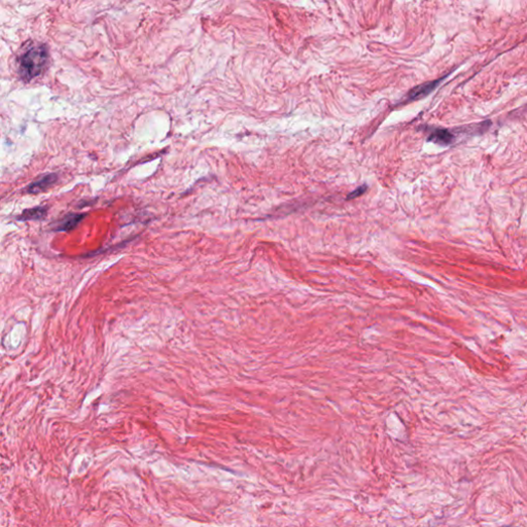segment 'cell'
Here are the masks:
<instances>
[{
  "instance_id": "6",
  "label": "cell",
  "mask_w": 527,
  "mask_h": 527,
  "mask_svg": "<svg viewBox=\"0 0 527 527\" xmlns=\"http://www.w3.org/2000/svg\"><path fill=\"white\" fill-rule=\"evenodd\" d=\"M453 140V135L447 130H436L429 137V141H433L439 144H449Z\"/></svg>"
},
{
  "instance_id": "1",
  "label": "cell",
  "mask_w": 527,
  "mask_h": 527,
  "mask_svg": "<svg viewBox=\"0 0 527 527\" xmlns=\"http://www.w3.org/2000/svg\"><path fill=\"white\" fill-rule=\"evenodd\" d=\"M48 62V50L42 43L32 44L18 59V71L24 82H30L39 76Z\"/></svg>"
},
{
  "instance_id": "4",
  "label": "cell",
  "mask_w": 527,
  "mask_h": 527,
  "mask_svg": "<svg viewBox=\"0 0 527 527\" xmlns=\"http://www.w3.org/2000/svg\"><path fill=\"white\" fill-rule=\"evenodd\" d=\"M47 208L44 206H37L34 208H29L24 210V212L18 217L19 221L27 222V221H39L43 220L46 216Z\"/></svg>"
},
{
  "instance_id": "7",
  "label": "cell",
  "mask_w": 527,
  "mask_h": 527,
  "mask_svg": "<svg viewBox=\"0 0 527 527\" xmlns=\"http://www.w3.org/2000/svg\"><path fill=\"white\" fill-rule=\"evenodd\" d=\"M365 190H366V186H361L360 188H358L354 192H352L350 195H348L347 199H354V198L362 195L365 192Z\"/></svg>"
},
{
  "instance_id": "2",
  "label": "cell",
  "mask_w": 527,
  "mask_h": 527,
  "mask_svg": "<svg viewBox=\"0 0 527 527\" xmlns=\"http://www.w3.org/2000/svg\"><path fill=\"white\" fill-rule=\"evenodd\" d=\"M58 175L56 173H47L37 180L31 182L27 188L26 192L29 194H38L41 192L46 191L50 187L54 186L57 182Z\"/></svg>"
},
{
  "instance_id": "3",
  "label": "cell",
  "mask_w": 527,
  "mask_h": 527,
  "mask_svg": "<svg viewBox=\"0 0 527 527\" xmlns=\"http://www.w3.org/2000/svg\"><path fill=\"white\" fill-rule=\"evenodd\" d=\"M86 217V215L80 214H70L66 216L63 220H61L55 227V231L58 232H68L73 230Z\"/></svg>"
},
{
  "instance_id": "5",
  "label": "cell",
  "mask_w": 527,
  "mask_h": 527,
  "mask_svg": "<svg viewBox=\"0 0 527 527\" xmlns=\"http://www.w3.org/2000/svg\"><path fill=\"white\" fill-rule=\"evenodd\" d=\"M440 82H441V80L435 81V82H431V83H427V84H424V85L414 88L409 93V96H408L409 99L415 100V99H419V98H423V97L427 96L428 94H430L439 85Z\"/></svg>"
}]
</instances>
